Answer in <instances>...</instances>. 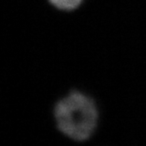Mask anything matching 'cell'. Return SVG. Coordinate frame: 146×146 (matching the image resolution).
Segmentation results:
<instances>
[{"label": "cell", "instance_id": "7a4b0ae2", "mask_svg": "<svg viewBox=\"0 0 146 146\" xmlns=\"http://www.w3.org/2000/svg\"><path fill=\"white\" fill-rule=\"evenodd\" d=\"M49 2L60 10H74L82 3V0H49Z\"/></svg>", "mask_w": 146, "mask_h": 146}, {"label": "cell", "instance_id": "6da1fadb", "mask_svg": "<svg viewBox=\"0 0 146 146\" xmlns=\"http://www.w3.org/2000/svg\"><path fill=\"white\" fill-rule=\"evenodd\" d=\"M54 113L59 130L78 142L89 139L98 124L99 113L94 101L78 91L60 100Z\"/></svg>", "mask_w": 146, "mask_h": 146}]
</instances>
